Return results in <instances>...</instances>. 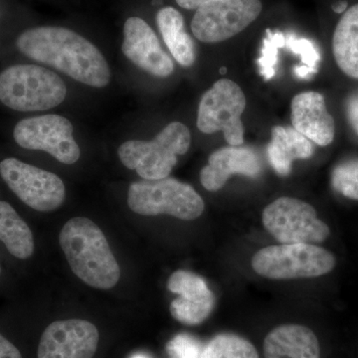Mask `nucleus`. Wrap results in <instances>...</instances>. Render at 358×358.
I'll list each match as a JSON object with an SVG mask.
<instances>
[{"label":"nucleus","instance_id":"1","mask_svg":"<svg viewBox=\"0 0 358 358\" xmlns=\"http://www.w3.org/2000/svg\"><path fill=\"white\" fill-rule=\"evenodd\" d=\"M21 54L51 66L80 83L103 88L110 81V66L102 52L88 39L64 27L39 26L16 40Z\"/></svg>","mask_w":358,"mask_h":358},{"label":"nucleus","instance_id":"18","mask_svg":"<svg viewBox=\"0 0 358 358\" xmlns=\"http://www.w3.org/2000/svg\"><path fill=\"white\" fill-rule=\"evenodd\" d=\"M0 244L18 261H27L35 251L34 235L13 205L0 199Z\"/></svg>","mask_w":358,"mask_h":358},{"label":"nucleus","instance_id":"16","mask_svg":"<svg viewBox=\"0 0 358 358\" xmlns=\"http://www.w3.org/2000/svg\"><path fill=\"white\" fill-rule=\"evenodd\" d=\"M294 129L320 147L333 143L336 134L334 117L327 112L322 94L306 92L294 96L291 105Z\"/></svg>","mask_w":358,"mask_h":358},{"label":"nucleus","instance_id":"6","mask_svg":"<svg viewBox=\"0 0 358 358\" xmlns=\"http://www.w3.org/2000/svg\"><path fill=\"white\" fill-rule=\"evenodd\" d=\"M336 258L313 244H281L266 247L252 259L257 274L274 280L315 278L331 272Z\"/></svg>","mask_w":358,"mask_h":358},{"label":"nucleus","instance_id":"28","mask_svg":"<svg viewBox=\"0 0 358 358\" xmlns=\"http://www.w3.org/2000/svg\"><path fill=\"white\" fill-rule=\"evenodd\" d=\"M346 115L350 126L358 134V94L350 96L346 102Z\"/></svg>","mask_w":358,"mask_h":358},{"label":"nucleus","instance_id":"30","mask_svg":"<svg viewBox=\"0 0 358 358\" xmlns=\"http://www.w3.org/2000/svg\"><path fill=\"white\" fill-rule=\"evenodd\" d=\"M348 8V1L345 0H339L333 6V10L336 13H345Z\"/></svg>","mask_w":358,"mask_h":358},{"label":"nucleus","instance_id":"20","mask_svg":"<svg viewBox=\"0 0 358 358\" xmlns=\"http://www.w3.org/2000/svg\"><path fill=\"white\" fill-rule=\"evenodd\" d=\"M157 23L162 39L176 62L183 67L193 65L196 59L194 42L185 31L181 13L173 7H164L157 13Z\"/></svg>","mask_w":358,"mask_h":358},{"label":"nucleus","instance_id":"3","mask_svg":"<svg viewBox=\"0 0 358 358\" xmlns=\"http://www.w3.org/2000/svg\"><path fill=\"white\" fill-rule=\"evenodd\" d=\"M66 95L63 80L42 66L15 64L0 73V103L16 112L53 109L64 102Z\"/></svg>","mask_w":358,"mask_h":358},{"label":"nucleus","instance_id":"13","mask_svg":"<svg viewBox=\"0 0 358 358\" xmlns=\"http://www.w3.org/2000/svg\"><path fill=\"white\" fill-rule=\"evenodd\" d=\"M122 51L148 74L166 78L173 73V60L162 48L154 30L140 17H129L124 22Z\"/></svg>","mask_w":358,"mask_h":358},{"label":"nucleus","instance_id":"5","mask_svg":"<svg viewBox=\"0 0 358 358\" xmlns=\"http://www.w3.org/2000/svg\"><path fill=\"white\" fill-rule=\"evenodd\" d=\"M128 205L134 213L143 216L166 214L181 220H194L204 211V202L194 188L176 178L131 183Z\"/></svg>","mask_w":358,"mask_h":358},{"label":"nucleus","instance_id":"12","mask_svg":"<svg viewBox=\"0 0 358 358\" xmlns=\"http://www.w3.org/2000/svg\"><path fill=\"white\" fill-rule=\"evenodd\" d=\"M98 329L84 320L52 322L40 338L37 358H93L98 348Z\"/></svg>","mask_w":358,"mask_h":358},{"label":"nucleus","instance_id":"11","mask_svg":"<svg viewBox=\"0 0 358 358\" xmlns=\"http://www.w3.org/2000/svg\"><path fill=\"white\" fill-rule=\"evenodd\" d=\"M261 11L260 0H213L197 9L192 33L203 43L225 41L246 29Z\"/></svg>","mask_w":358,"mask_h":358},{"label":"nucleus","instance_id":"27","mask_svg":"<svg viewBox=\"0 0 358 358\" xmlns=\"http://www.w3.org/2000/svg\"><path fill=\"white\" fill-rule=\"evenodd\" d=\"M0 358H23L17 345L0 331Z\"/></svg>","mask_w":358,"mask_h":358},{"label":"nucleus","instance_id":"29","mask_svg":"<svg viewBox=\"0 0 358 358\" xmlns=\"http://www.w3.org/2000/svg\"><path fill=\"white\" fill-rule=\"evenodd\" d=\"M179 6L187 10H197L200 7L213 1V0H176Z\"/></svg>","mask_w":358,"mask_h":358},{"label":"nucleus","instance_id":"31","mask_svg":"<svg viewBox=\"0 0 358 358\" xmlns=\"http://www.w3.org/2000/svg\"><path fill=\"white\" fill-rule=\"evenodd\" d=\"M131 358H148V357L143 355H133V357H131Z\"/></svg>","mask_w":358,"mask_h":358},{"label":"nucleus","instance_id":"14","mask_svg":"<svg viewBox=\"0 0 358 358\" xmlns=\"http://www.w3.org/2000/svg\"><path fill=\"white\" fill-rule=\"evenodd\" d=\"M167 289L179 294V298L171 303V313L181 324H201L213 310V294L199 275L187 271H176L169 277Z\"/></svg>","mask_w":358,"mask_h":358},{"label":"nucleus","instance_id":"19","mask_svg":"<svg viewBox=\"0 0 358 358\" xmlns=\"http://www.w3.org/2000/svg\"><path fill=\"white\" fill-rule=\"evenodd\" d=\"M313 154L310 141L294 128L275 126L272 129V141L268 147V160L281 176L291 173L296 159H310Z\"/></svg>","mask_w":358,"mask_h":358},{"label":"nucleus","instance_id":"22","mask_svg":"<svg viewBox=\"0 0 358 358\" xmlns=\"http://www.w3.org/2000/svg\"><path fill=\"white\" fill-rule=\"evenodd\" d=\"M199 358H260L249 341L235 334H219L202 348Z\"/></svg>","mask_w":358,"mask_h":358},{"label":"nucleus","instance_id":"9","mask_svg":"<svg viewBox=\"0 0 358 358\" xmlns=\"http://www.w3.org/2000/svg\"><path fill=\"white\" fill-rule=\"evenodd\" d=\"M262 220L268 232L281 244L322 243L331 234L312 205L292 197H281L268 205Z\"/></svg>","mask_w":358,"mask_h":358},{"label":"nucleus","instance_id":"26","mask_svg":"<svg viewBox=\"0 0 358 358\" xmlns=\"http://www.w3.org/2000/svg\"><path fill=\"white\" fill-rule=\"evenodd\" d=\"M202 348L196 339L180 334L169 341L167 352L171 358H199Z\"/></svg>","mask_w":358,"mask_h":358},{"label":"nucleus","instance_id":"7","mask_svg":"<svg viewBox=\"0 0 358 358\" xmlns=\"http://www.w3.org/2000/svg\"><path fill=\"white\" fill-rule=\"evenodd\" d=\"M0 178L18 199L33 210L52 212L64 202L62 179L16 157H6L0 162Z\"/></svg>","mask_w":358,"mask_h":358},{"label":"nucleus","instance_id":"24","mask_svg":"<svg viewBox=\"0 0 358 358\" xmlns=\"http://www.w3.org/2000/svg\"><path fill=\"white\" fill-rule=\"evenodd\" d=\"M285 47V35L282 32L273 33L270 29L266 32L263 41L261 57L257 60L260 67V74L266 81L273 79L275 75V66L278 63L279 49Z\"/></svg>","mask_w":358,"mask_h":358},{"label":"nucleus","instance_id":"8","mask_svg":"<svg viewBox=\"0 0 358 358\" xmlns=\"http://www.w3.org/2000/svg\"><path fill=\"white\" fill-rule=\"evenodd\" d=\"M246 103V96L239 85L231 80L220 79L200 101L197 128L203 134L223 131L230 145H241L244 143L241 115Z\"/></svg>","mask_w":358,"mask_h":358},{"label":"nucleus","instance_id":"25","mask_svg":"<svg viewBox=\"0 0 358 358\" xmlns=\"http://www.w3.org/2000/svg\"><path fill=\"white\" fill-rule=\"evenodd\" d=\"M289 50L300 55L303 66L308 68L313 74L317 72V64L320 61V52L310 40L298 38L296 35H285V47Z\"/></svg>","mask_w":358,"mask_h":358},{"label":"nucleus","instance_id":"10","mask_svg":"<svg viewBox=\"0 0 358 358\" xmlns=\"http://www.w3.org/2000/svg\"><path fill=\"white\" fill-rule=\"evenodd\" d=\"M13 140L21 148L48 152L64 164H74L81 157L72 124L63 115H43L21 120L14 127Z\"/></svg>","mask_w":358,"mask_h":358},{"label":"nucleus","instance_id":"4","mask_svg":"<svg viewBox=\"0 0 358 358\" xmlns=\"http://www.w3.org/2000/svg\"><path fill=\"white\" fill-rule=\"evenodd\" d=\"M192 143V134L185 124L173 122L152 141H128L117 150L127 169L136 171L147 180L169 178L178 155H185Z\"/></svg>","mask_w":358,"mask_h":358},{"label":"nucleus","instance_id":"17","mask_svg":"<svg viewBox=\"0 0 358 358\" xmlns=\"http://www.w3.org/2000/svg\"><path fill=\"white\" fill-rule=\"evenodd\" d=\"M264 355L265 358H320V343L308 327L284 324L266 336Z\"/></svg>","mask_w":358,"mask_h":358},{"label":"nucleus","instance_id":"2","mask_svg":"<svg viewBox=\"0 0 358 358\" xmlns=\"http://www.w3.org/2000/svg\"><path fill=\"white\" fill-rule=\"evenodd\" d=\"M59 242L80 280L99 289H110L117 284L121 268L95 222L85 217L70 219L61 230Z\"/></svg>","mask_w":358,"mask_h":358},{"label":"nucleus","instance_id":"21","mask_svg":"<svg viewBox=\"0 0 358 358\" xmlns=\"http://www.w3.org/2000/svg\"><path fill=\"white\" fill-rule=\"evenodd\" d=\"M333 53L339 69L358 79V4L348 8L339 20L334 33Z\"/></svg>","mask_w":358,"mask_h":358},{"label":"nucleus","instance_id":"32","mask_svg":"<svg viewBox=\"0 0 358 358\" xmlns=\"http://www.w3.org/2000/svg\"><path fill=\"white\" fill-rule=\"evenodd\" d=\"M2 273H3V268H2L1 263H0V278H1Z\"/></svg>","mask_w":358,"mask_h":358},{"label":"nucleus","instance_id":"15","mask_svg":"<svg viewBox=\"0 0 358 358\" xmlns=\"http://www.w3.org/2000/svg\"><path fill=\"white\" fill-rule=\"evenodd\" d=\"M261 173L258 155L249 148L230 145L209 157L208 164L200 171V181L208 192H217L233 174L256 178Z\"/></svg>","mask_w":358,"mask_h":358},{"label":"nucleus","instance_id":"23","mask_svg":"<svg viewBox=\"0 0 358 358\" xmlns=\"http://www.w3.org/2000/svg\"><path fill=\"white\" fill-rule=\"evenodd\" d=\"M331 185L348 199L358 200V159L348 160L334 169Z\"/></svg>","mask_w":358,"mask_h":358}]
</instances>
